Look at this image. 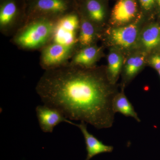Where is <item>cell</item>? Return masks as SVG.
<instances>
[{
    "label": "cell",
    "instance_id": "cell-1",
    "mask_svg": "<svg viewBox=\"0 0 160 160\" xmlns=\"http://www.w3.org/2000/svg\"><path fill=\"white\" fill-rule=\"evenodd\" d=\"M36 90L44 105L59 110L67 119L89 123L98 129L113 124L112 102L118 92L106 69L68 64L45 70Z\"/></svg>",
    "mask_w": 160,
    "mask_h": 160
},
{
    "label": "cell",
    "instance_id": "cell-2",
    "mask_svg": "<svg viewBox=\"0 0 160 160\" xmlns=\"http://www.w3.org/2000/svg\"><path fill=\"white\" fill-rule=\"evenodd\" d=\"M57 21L46 18L28 20L13 35L12 42L23 50L42 49L51 41Z\"/></svg>",
    "mask_w": 160,
    "mask_h": 160
},
{
    "label": "cell",
    "instance_id": "cell-3",
    "mask_svg": "<svg viewBox=\"0 0 160 160\" xmlns=\"http://www.w3.org/2000/svg\"><path fill=\"white\" fill-rule=\"evenodd\" d=\"M26 22L38 18L58 20L78 9L75 0H26Z\"/></svg>",
    "mask_w": 160,
    "mask_h": 160
},
{
    "label": "cell",
    "instance_id": "cell-4",
    "mask_svg": "<svg viewBox=\"0 0 160 160\" xmlns=\"http://www.w3.org/2000/svg\"><path fill=\"white\" fill-rule=\"evenodd\" d=\"M26 22V0H0V31L2 34L13 35Z\"/></svg>",
    "mask_w": 160,
    "mask_h": 160
},
{
    "label": "cell",
    "instance_id": "cell-5",
    "mask_svg": "<svg viewBox=\"0 0 160 160\" xmlns=\"http://www.w3.org/2000/svg\"><path fill=\"white\" fill-rule=\"evenodd\" d=\"M80 16L78 9L67 13L57 21L50 42L78 48ZM49 42V43H50Z\"/></svg>",
    "mask_w": 160,
    "mask_h": 160
},
{
    "label": "cell",
    "instance_id": "cell-6",
    "mask_svg": "<svg viewBox=\"0 0 160 160\" xmlns=\"http://www.w3.org/2000/svg\"><path fill=\"white\" fill-rule=\"evenodd\" d=\"M78 50L54 43H49L41 49L40 64L45 70L59 68L69 64L72 56Z\"/></svg>",
    "mask_w": 160,
    "mask_h": 160
},
{
    "label": "cell",
    "instance_id": "cell-7",
    "mask_svg": "<svg viewBox=\"0 0 160 160\" xmlns=\"http://www.w3.org/2000/svg\"><path fill=\"white\" fill-rule=\"evenodd\" d=\"M37 116L41 129L45 132H52L53 129L60 123L66 122L74 125L59 110L51 106L44 105L36 108Z\"/></svg>",
    "mask_w": 160,
    "mask_h": 160
},
{
    "label": "cell",
    "instance_id": "cell-8",
    "mask_svg": "<svg viewBox=\"0 0 160 160\" xmlns=\"http://www.w3.org/2000/svg\"><path fill=\"white\" fill-rule=\"evenodd\" d=\"M138 32V25L132 23L112 28L109 32V38L115 46L121 48H129L135 43Z\"/></svg>",
    "mask_w": 160,
    "mask_h": 160
},
{
    "label": "cell",
    "instance_id": "cell-9",
    "mask_svg": "<svg viewBox=\"0 0 160 160\" xmlns=\"http://www.w3.org/2000/svg\"><path fill=\"white\" fill-rule=\"evenodd\" d=\"M137 11L136 0H119L112 12V22L117 26L126 25L135 18Z\"/></svg>",
    "mask_w": 160,
    "mask_h": 160
},
{
    "label": "cell",
    "instance_id": "cell-10",
    "mask_svg": "<svg viewBox=\"0 0 160 160\" xmlns=\"http://www.w3.org/2000/svg\"><path fill=\"white\" fill-rule=\"evenodd\" d=\"M78 10L98 27L106 18V8L102 0H82L81 4H78Z\"/></svg>",
    "mask_w": 160,
    "mask_h": 160
},
{
    "label": "cell",
    "instance_id": "cell-11",
    "mask_svg": "<svg viewBox=\"0 0 160 160\" xmlns=\"http://www.w3.org/2000/svg\"><path fill=\"white\" fill-rule=\"evenodd\" d=\"M101 52V48L95 44L81 48L72 56L69 64L82 68H93L99 59Z\"/></svg>",
    "mask_w": 160,
    "mask_h": 160
},
{
    "label": "cell",
    "instance_id": "cell-12",
    "mask_svg": "<svg viewBox=\"0 0 160 160\" xmlns=\"http://www.w3.org/2000/svg\"><path fill=\"white\" fill-rule=\"evenodd\" d=\"M75 126L79 128L85 138L87 152L86 160H90L97 155L111 152L113 150L112 146L105 145L93 135L89 133L85 122H81L80 124H75Z\"/></svg>",
    "mask_w": 160,
    "mask_h": 160
},
{
    "label": "cell",
    "instance_id": "cell-13",
    "mask_svg": "<svg viewBox=\"0 0 160 160\" xmlns=\"http://www.w3.org/2000/svg\"><path fill=\"white\" fill-rule=\"evenodd\" d=\"M79 14L80 26L78 38V49L94 45L98 37V26L84 16L80 13Z\"/></svg>",
    "mask_w": 160,
    "mask_h": 160
},
{
    "label": "cell",
    "instance_id": "cell-14",
    "mask_svg": "<svg viewBox=\"0 0 160 160\" xmlns=\"http://www.w3.org/2000/svg\"><path fill=\"white\" fill-rule=\"evenodd\" d=\"M146 58L145 53H141L134 55L128 60L123 70L122 89H124L126 84L134 78L141 71L145 64Z\"/></svg>",
    "mask_w": 160,
    "mask_h": 160
},
{
    "label": "cell",
    "instance_id": "cell-15",
    "mask_svg": "<svg viewBox=\"0 0 160 160\" xmlns=\"http://www.w3.org/2000/svg\"><path fill=\"white\" fill-rule=\"evenodd\" d=\"M112 108L115 113L120 112L125 116L133 118L139 122H141L138 113L125 94L124 89H122L115 96L112 102Z\"/></svg>",
    "mask_w": 160,
    "mask_h": 160
},
{
    "label": "cell",
    "instance_id": "cell-16",
    "mask_svg": "<svg viewBox=\"0 0 160 160\" xmlns=\"http://www.w3.org/2000/svg\"><path fill=\"white\" fill-rule=\"evenodd\" d=\"M143 46L151 51L160 46V24L152 23L143 30L141 37Z\"/></svg>",
    "mask_w": 160,
    "mask_h": 160
},
{
    "label": "cell",
    "instance_id": "cell-17",
    "mask_svg": "<svg viewBox=\"0 0 160 160\" xmlns=\"http://www.w3.org/2000/svg\"><path fill=\"white\" fill-rule=\"evenodd\" d=\"M123 65V58L120 53L117 51L111 52L108 56V66L106 69L107 76L110 82L116 84Z\"/></svg>",
    "mask_w": 160,
    "mask_h": 160
},
{
    "label": "cell",
    "instance_id": "cell-18",
    "mask_svg": "<svg viewBox=\"0 0 160 160\" xmlns=\"http://www.w3.org/2000/svg\"><path fill=\"white\" fill-rule=\"evenodd\" d=\"M142 8L146 11L152 10L156 6V0H139Z\"/></svg>",
    "mask_w": 160,
    "mask_h": 160
},
{
    "label": "cell",
    "instance_id": "cell-19",
    "mask_svg": "<svg viewBox=\"0 0 160 160\" xmlns=\"http://www.w3.org/2000/svg\"><path fill=\"white\" fill-rule=\"evenodd\" d=\"M149 63L153 69L158 70L160 69V53H156L152 56L149 59Z\"/></svg>",
    "mask_w": 160,
    "mask_h": 160
},
{
    "label": "cell",
    "instance_id": "cell-20",
    "mask_svg": "<svg viewBox=\"0 0 160 160\" xmlns=\"http://www.w3.org/2000/svg\"><path fill=\"white\" fill-rule=\"evenodd\" d=\"M156 5L159 14L160 16V0H156Z\"/></svg>",
    "mask_w": 160,
    "mask_h": 160
},
{
    "label": "cell",
    "instance_id": "cell-21",
    "mask_svg": "<svg viewBox=\"0 0 160 160\" xmlns=\"http://www.w3.org/2000/svg\"><path fill=\"white\" fill-rule=\"evenodd\" d=\"M157 71L158 72V73L160 77V70H158Z\"/></svg>",
    "mask_w": 160,
    "mask_h": 160
},
{
    "label": "cell",
    "instance_id": "cell-22",
    "mask_svg": "<svg viewBox=\"0 0 160 160\" xmlns=\"http://www.w3.org/2000/svg\"><path fill=\"white\" fill-rule=\"evenodd\" d=\"M75 1H76V2H77V1H78V0H75Z\"/></svg>",
    "mask_w": 160,
    "mask_h": 160
}]
</instances>
